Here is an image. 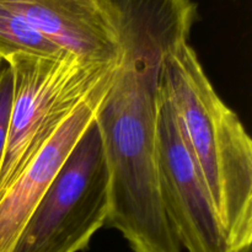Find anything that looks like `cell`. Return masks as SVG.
Wrapping results in <instances>:
<instances>
[{
    "label": "cell",
    "instance_id": "10",
    "mask_svg": "<svg viewBox=\"0 0 252 252\" xmlns=\"http://www.w3.org/2000/svg\"><path fill=\"white\" fill-rule=\"evenodd\" d=\"M239 252H251V248H246V249H244V250H241Z\"/></svg>",
    "mask_w": 252,
    "mask_h": 252
},
{
    "label": "cell",
    "instance_id": "5",
    "mask_svg": "<svg viewBox=\"0 0 252 252\" xmlns=\"http://www.w3.org/2000/svg\"><path fill=\"white\" fill-rule=\"evenodd\" d=\"M155 162L162 209L181 248L187 252H231L201 170L161 88Z\"/></svg>",
    "mask_w": 252,
    "mask_h": 252
},
{
    "label": "cell",
    "instance_id": "2",
    "mask_svg": "<svg viewBox=\"0 0 252 252\" xmlns=\"http://www.w3.org/2000/svg\"><path fill=\"white\" fill-rule=\"evenodd\" d=\"M160 88L171 102L231 252L252 245V142L182 42L165 56Z\"/></svg>",
    "mask_w": 252,
    "mask_h": 252
},
{
    "label": "cell",
    "instance_id": "4",
    "mask_svg": "<svg viewBox=\"0 0 252 252\" xmlns=\"http://www.w3.org/2000/svg\"><path fill=\"white\" fill-rule=\"evenodd\" d=\"M110 171L94 121L38 202L12 252H81L106 225Z\"/></svg>",
    "mask_w": 252,
    "mask_h": 252
},
{
    "label": "cell",
    "instance_id": "9",
    "mask_svg": "<svg viewBox=\"0 0 252 252\" xmlns=\"http://www.w3.org/2000/svg\"><path fill=\"white\" fill-rule=\"evenodd\" d=\"M12 98V75L9 66L4 63L0 70V166L6 147L9 133L10 112Z\"/></svg>",
    "mask_w": 252,
    "mask_h": 252
},
{
    "label": "cell",
    "instance_id": "6",
    "mask_svg": "<svg viewBox=\"0 0 252 252\" xmlns=\"http://www.w3.org/2000/svg\"><path fill=\"white\" fill-rule=\"evenodd\" d=\"M64 52L117 64L121 47L106 0H0Z\"/></svg>",
    "mask_w": 252,
    "mask_h": 252
},
{
    "label": "cell",
    "instance_id": "3",
    "mask_svg": "<svg viewBox=\"0 0 252 252\" xmlns=\"http://www.w3.org/2000/svg\"><path fill=\"white\" fill-rule=\"evenodd\" d=\"M11 70L12 98L6 147L0 166V197L33 161L71 113L113 79L117 64L71 53H19L4 62Z\"/></svg>",
    "mask_w": 252,
    "mask_h": 252
},
{
    "label": "cell",
    "instance_id": "8",
    "mask_svg": "<svg viewBox=\"0 0 252 252\" xmlns=\"http://www.w3.org/2000/svg\"><path fill=\"white\" fill-rule=\"evenodd\" d=\"M19 53L59 57L68 52L59 48L16 12L0 4V59L5 62Z\"/></svg>",
    "mask_w": 252,
    "mask_h": 252
},
{
    "label": "cell",
    "instance_id": "11",
    "mask_svg": "<svg viewBox=\"0 0 252 252\" xmlns=\"http://www.w3.org/2000/svg\"><path fill=\"white\" fill-rule=\"evenodd\" d=\"M2 65H4V62H2V61H1V59H0V70H1Z\"/></svg>",
    "mask_w": 252,
    "mask_h": 252
},
{
    "label": "cell",
    "instance_id": "7",
    "mask_svg": "<svg viewBox=\"0 0 252 252\" xmlns=\"http://www.w3.org/2000/svg\"><path fill=\"white\" fill-rule=\"evenodd\" d=\"M112 80L100 86L71 113L33 161L0 197V252L14 251L22 229L49 184L95 121Z\"/></svg>",
    "mask_w": 252,
    "mask_h": 252
},
{
    "label": "cell",
    "instance_id": "1",
    "mask_svg": "<svg viewBox=\"0 0 252 252\" xmlns=\"http://www.w3.org/2000/svg\"><path fill=\"white\" fill-rule=\"evenodd\" d=\"M121 47L112 84L96 113L110 171L106 225L132 252H182L158 187V100L165 56L187 42L192 0H106Z\"/></svg>",
    "mask_w": 252,
    "mask_h": 252
}]
</instances>
